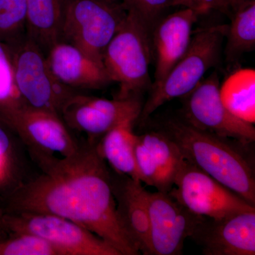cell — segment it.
<instances>
[{"instance_id": "cell-20", "label": "cell", "mask_w": 255, "mask_h": 255, "mask_svg": "<svg viewBox=\"0 0 255 255\" xmlns=\"http://www.w3.org/2000/svg\"><path fill=\"white\" fill-rule=\"evenodd\" d=\"M223 105L233 115L248 123H255V70L240 69L220 86Z\"/></svg>"}, {"instance_id": "cell-18", "label": "cell", "mask_w": 255, "mask_h": 255, "mask_svg": "<svg viewBox=\"0 0 255 255\" xmlns=\"http://www.w3.org/2000/svg\"><path fill=\"white\" fill-rule=\"evenodd\" d=\"M135 120L128 119L109 130L97 143V150L114 172L140 181L135 157Z\"/></svg>"}, {"instance_id": "cell-22", "label": "cell", "mask_w": 255, "mask_h": 255, "mask_svg": "<svg viewBox=\"0 0 255 255\" xmlns=\"http://www.w3.org/2000/svg\"><path fill=\"white\" fill-rule=\"evenodd\" d=\"M16 137L9 126L0 119V191L7 190L9 194L23 182Z\"/></svg>"}, {"instance_id": "cell-3", "label": "cell", "mask_w": 255, "mask_h": 255, "mask_svg": "<svg viewBox=\"0 0 255 255\" xmlns=\"http://www.w3.org/2000/svg\"><path fill=\"white\" fill-rule=\"evenodd\" d=\"M151 43L150 30L136 14L128 11L102 58L104 68L111 80L119 84L116 98H140L144 92L151 88Z\"/></svg>"}, {"instance_id": "cell-9", "label": "cell", "mask_w": 255, "mask_h": 255, "mask_svg": "<svg viewBox=\"0 0 255 255\" xmlns=\"http://www.w3.org/2000/svg\"><path fill=\"white\" fill-rule=\"evenodd\" d=\"M5 123L24 144L38 165L73 155L80 145L58 114L27 105L8 115ZM60 158V157H59Z\"/></svg>"}, {"instance_id": "cell-28", "label": "cell", "mask_w": 255, "mask_h": 255, "mask_svg": "<svg viewBox=\"0 0 255 255\" xmlns=\"http://www.w3.org/2000/svg\"><path fill=\"white\" fill-rule=\"evenodd\" d=\"M2 210H1V208H0V218H1V215H2Z\"/></svg>"}, {"instance_id": "cell-6", "label": "cell", "mask_w": 255, "mask_h": 255, "mask_svg": "<svg viewBox=\"0 0 255 255\" xmlns=\"http://www.w3.org/2000/svg\"><path fill=\"white\" fill-rule=\"evenodd\" d=\"M0 228L9 233L38 236L57 247L64 255H122L87 228L55 215L3 212Z\"/></svg>"}, {"instance_id": "cell-16", "label": "cell", "mask_w": 255, "mask_h": 255, "mask_svg": "<svg viewBox=\"0 0 255 255\" xmlns=\"http://www.w3.org/2000/svg\"><path fill=\"white\" fill-rule=\"evenodd\" d=\"M200 16L194 10L184 8L156 23L152 33L156 55L155 80L151 88L163 81L186 53L192 38L193 26Z\"/></svg>"}, {"instance_id": "cell-7", "label": "cell", "mask_w": 255, "mask_h": 255, "mask_svg": "<svg viewBox=\"0 0 255 255\" xmlns=\"http://www.w3.org/2000/svg\"><path fill=\"white\" fill-rule=\"evenodd\" d=\"M7 47L16 87L25 103L60 116L67 100L79 91L63 86L55 78L44 52L27 36Z\"/></svg>"}, {"instance_id": "cell-17", "label": "cell", "mask_w": 255, "mask_h": 255, "mask_svg": "<svg viewBox=\"0 0 255 255\" xmlns=\"http://www.w3.org/2000/svg\"><path fill=\"white\" fill-rule=\"evenodd\" d=\"M117 214L132 243L140 253L151 255L147 191L140 181L111 172Z\"/></svg>"}, {"instance_id": "cell-1", "label": "cell", "mask_w": 255, "mask_h": 255, "mask_svg": "<svg viewBox=\"0 0 255 255\" xmlns=\"http://www.w3.org/2000/svg\"><path fill=\"white\" fill-rule=\"evenodd\" d=\"M97 143L87 142L73 155L40 165L41 175L10 193L5 212L55 215L87 228L122 255H140L119 220L111 171Z\"/></svg>"}, {"instance_id": "cell-27", "label": "cell", "mask_w": 255, "mask_h": 255, "mask_svg": "<svg viewBox=\"0 0 255 255\" xmlns=\"http://www.w3.org/2000/svg\"><path fill=\"white\" fill-rule=\"evenodd\" d=\"M247 0H172L171 6H182L189 8L200 15L211 10H218L232 16L233 13Z\"/></svg>"}, {"instance_id": "cell-5", "label": "cell", "mask_w": 255, "mask_h": 255, "mask_svg": "<svg viewBox=\"0 0 255 255\" xmlns=\"http://www.w3.org/2000/svg\"><path fill=\"white\" fill-rule=\"evenodd\" d=\"M63 1L60 41L103 65L106 48L127 17V6L122 0Z\"/></svg>"}, {"instance_id": "cell-19", "label": "cell", "mask_w": 255, "mask_h": 255, "mask_svg": "<svg viewBox=\"0 0 255 255\" xmlns=\"http://www.w3.org/2000/svg\"><path fill=\"white\" fill-rule=\"evenodd\" d=\"M63 0H26V33L45 54L60 41Z\"/></svg>"}, {"instance_id": "cell-11", "label": "cell", "mask_w": 255, "mask_h": 255, "mask_svg": "<svg viewBox=\"0 0 255 255\" xmlns=\"http://www.w3.org/2000/svg\"><path fill=\"white\" fill-rule=\"evenodd\" d=\"M142 107L140 98L107 100L79 92L67 100L60 116L69 128L86 134L88 142H98L97 138L119 124L136 121Z\"/></svg>"}, {"instance_id": "cell-15", "label": "cell", "mask_w": 255, "mask_h": 255, "mask_svg": "<svg viewBox=\"0 0 255 255\" xmlns=\"http://www.w3.org/2000/svg\"><path fill=\"white\" fill-rule=\"evenodd\" d=\"M46 56L55 78L72 90H101L112 83L103 65L67 42H57Z\"/></svg>"}, {"instance_id": "cell-4", "label": "cell", "mask_w": 255, "mask_h": 255, "mask_svg": "<svg viewBox=\"0 0 255 255\" xmlns=\"http://www.w3.org/2000/svg\"><path fill=\"white\" fill-rule=\"evenodd\" d=\"M228 28L227 24L214 25L201 28L192 35L182 58L163 81L150 88L139 117L142 122L169 101L190 93L208 70L219 63Z\"/></svg>"}, {"instance_id": "cell-8", "label": "cell", "mask_w": 255, "mask_h": 255, "mask_svg": "<svg viewBox=\"0 0 255 255\" xmlns=\"http://www.w3.org/2000/svg\"><path fill=\"white\" fill-rule=\"evenodd\" d=\"M168 194L201 217L220 219L255 211V206L185 159Z\"/></svg>"}, {"instance_id": "cell-10", "label": "cell", "mask_w": 255, "mask_h": 255, "mask_svg": "<svg viewBox=\"0 0 255 255\" xmlns=\"http://www.w3.org/2000/svg\"><path fill=\"white\" fill-rule=\"evenodd\" d=\"M185 97L183 118L189 123L223 138L233 139L242 145L255 141L254 124L238 118L223 105L217 72L201 80Z\"/></svg>"}, {"instance_id": "cell-23", "label": "cell", "mask_w": 255, "mask_h": 255, "mask_svg": "<svg viewBox=\"0 0 255 255\" xmlns=\"http://www.w3.org/2000/svg\"><path fill=\"white\" fill-rule=\"evenodd\" d=\"M26 0H0V41L11 46L27 36Z\"/></svg>"}, {"instance_id": "cell-24", "label": "cell", "mask_w": 255, "mask_h": 255, "mask_svg": "<svg viewBox=\"0 0 255 255\" xmlns=\"http://www.w3.org/2000/svg\"><path fill=\"white\" fill-rule=\"evenodd\" d=\"M26 105L15 82L9 48L0 41V119L4 120L10 114Z\"/></svg>"}, {"instance_id": "cell-13", "label": "cell", "mask_w": 255, "mask_h": 255, "mask_svg": "<svg viewBox=\"0 0 255 255\" xmlns=\"http://www.w3.org/2000/svg\"><path fill=\"white\" fill-rule=\"evenodd\" d=\"M191 238L206 255H255V211L220 219L202 217Z\"/></svg>"}, {"instance_id": "cell-2", "label": "cell", "mask_w": 255, "mask_h": 255, "mask_svg": "<svg viewBox=\"0 0 255 255\" xmlns=\"http://www.w3.org/2000/svg\"><path fill=\"white\" fill-rule=\"evenodd\" d=\"M178 146L183 157L255 206V179L251 164L223 138L184 118H170L160 130Z\"/></svg>"}, {"instance_id": "cell-14", "label": "cell", "mask_w": 255, "mask_h": 255, "mask_svg": "<svg viewBox=\"0 0 255 255\" xmlns=\"http://www.w3.org/2000/svg\"><path fill=\"white\" fill-rule=\"evenodd\" d=\"M135 157L140 182L164 193L173 187L184 159L177 144L160 130L136 135Z\"/></svg>"}, {"instance_id": "cell-12", "label": "cell", "mask_w": 255, "mask_h": 255, "mask_svg": "<svg viewBox=\"0 0 255 255\" xmlns=\"http://www.w3.org/2000/svg\"><path fill=\"white\" fill-rule=\"evenodd\" d=\"M151 255L182 254L201 216L192 214L168 193L147 191Z\"/></svg>"}, {"instance_id": "cell-26", "label": "cell", "mask_w": 255, "mask_h": 255, "mask_svg": "<svg viewBox=\"0 0 255 255\" xmlns=\"http://www.w3.org/2000/svg\"><path fill=\"white\" fill-rule=\"evenodd\" d=\"M128 11H132L143 21L152 33L162 12L171 6L172 0H122Z\"/></svg>"}, {"instance_id": "cell-21", "label": "cell", "mask_w": 255, "mask_h": 255, "mask_svg": "<svg viewBox=\"0 0 255 255\" xmlns=\"http://www.w3.org/2000/svg\"><path fill=\"white\" fill-rule=\"evenodd\" d=\"M226 38L224 53L228 63L255 50V0H247L233 13Z\"/></svg>"}, {"instance_id": "cell-25", "label": "cell", "mask_w": 255, "mask_h": 255, "mask_svg": "<svg viewBox=\"0 0 255 255\" xmlns=\"http://www.w3.org/2000/svg\"><path fill=\"white\" fill-rule=\"evenodd\" d=\"M0 255H64L43 238L26 233H10L0 239Z\"/></svg>"}]
</instances>
